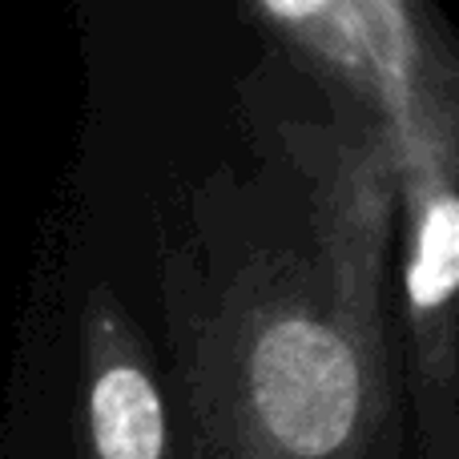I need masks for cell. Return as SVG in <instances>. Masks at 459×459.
Wrapping results in <instances>:
<instances>
[{
  "label": "cell",
  "mask_w": 459,
  "mask_h": 459,
  "mask_svg": "<svg viewBox=\"0 0 459 459\" xmlns=\"http://www.w3.org/2000/svg\"><path fill=\"white\" fill-rule=\"evenodd\" d=\"M190 403L210 459H367L391 395L315 270L258 258L198 334Z\"/></svg>",
  "instance_id": "cell-1"
},
{
  "label": "cell",
  "mask_w": 459,
  "mask_h": 459,
  "mask_svg": "<svg viewBox=\"0 0 459 459\" xmlns=\"http://www.w3.org/2000/svg\"><path fill=\"white\" fill-rule=\"evenodd\" d=\"M81 459H178L153 351L113 286L81 310Z\"/></svg>",
  "instance_id": "cell-3"
},
{
  "label": "cell",
  "mask_w": 459,
  "mask_h": 459,
  "mask_svg": "<svg viewBox=\"0 0 459 459\" xmlns=\"http://www.w3.org/2000/svg\"><path fill=\"white\" fill-rule=\"evenodd\" d=\"M459 121L452 81L383 137L403 206V302L420 391L452 407L455 387V274H459Z\"/></svg>",
  "instance_id": "cell-2"
}]
</instances>
